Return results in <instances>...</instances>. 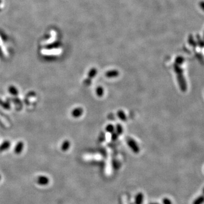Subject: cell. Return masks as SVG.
Segmentation results:
<instances>
[{
    "label": "cell",
    "mask_w": 204,
    "mask_h": 204,
    "mask_svg": "<svg viewBox=\"0 0 204 204\" xmlns=\"http://www.w3.org/2000/svg\"><path fill=\"white\" fill-rule=\"evenodd\" d=\"M36 182L41 186L47 185L49 183V179L45 175H40L37 178Z\"/></svg>",
    "instance_id": "obj_2"
},
{
    "label": "cell",
    "mask_w": 204,
    "mask_h": 204,
    "mask_svg": "<svg viewBox=\"0 0 204 204\" xmlns=\"http://www.w3.org/2000/svg\"><path fill=\"white\" fill-rule=\"evenodd\" d=\"M10 147V141L6 140L3 141L2 144L0 145V151H3L8 150Z\"/></svg>",
    "instance_id": "obj_5"
},
{
    "label": "cell",
    "mask_w": 204,
    "mask_h": 204,
    "mask_svg": "<svg viewBox=\"0 0 204 204\" xmlns=\"http://www.w3.org/2000/svg\"><path fill=\"white\" fill-rule=\"evenodd\" d=\"M203 38H204V36H203Z\"/></svg>",
    "instance_id": "obj_16"
},
{
    "label": "cell",
    "mask_w": 204,
    "mask_h": 204,
    "mask_svg": "<svg viewBox=\"0 0 204 204\" xmlns=\"http://www.w3.org/2000/svg\"><path fill=\"white\" fill-rule=\"evenodd\" d=\"M163 204H172L171 200L168 198H164L162 200Z\"/></svg>",
    "instance_id": "obj_11"
},
{
    "label": "cell",
    "mask_w": 204,
    "mask_h": 204,
    "mask_svg": "<svg viewBox=\"0 0 204 204\" xmlns=\"http://www.w3.org/2000/svg\"><path fill=\"white\" fill-rule=\"evenodd\" d=\"M69 142H68L67 141H65L62 144V146H61V149H62V151H66V150L69 149Z\"/></svg>",
    "instance_id": "obj_10"
},
{
    "label": "cell",
    "mask_w": 204,
    "mask_h": 204,
    "mask_svg": "<svg viewBox=\"0 0 204 204\" xmlns=\"http://www.w3.org/2000/svg\"><path fill=\"white\" fill-rule=\"evenodd\" d=\"M1 178H2V176H1V175H0V180H1Z\"/></svg>",
    "instance_id": "obj_15"
},
{
    "label": "cell",
    "mask_w": 204,
    "mask_h": 204,
    "mask_svg": "<svg viewBox=\"0 0 204 204\" xmlns=\"http://www.w3.org/2000/svg\"><path fill=\"white\" fill-rule=\"evenodd\" d=\"M202 193H203V194L204 195V187H203V188L202 189Z\"/></svg>",
    "instance_id": "obj_14"
},
{
    "label": "cell",
    "mask_w": 204,
    "mask_h": 204,
    "mask_svg": "<svg viewBox=\"0 0 204 204\" xmlns=\"http://www.w3.org/2000/svg\"><path fill=\"white\" fill-rule=\"evenodd\" d=\"M8 91L10 94L13 95H17L18 94V91L17 88L14 86H9Z\"/></svg>",
    "instance_id": "obj_6"
},
{
    "label": "cell",
    "mask_w": 204,
    "mask_h": 204,
    "mask_svg": "<svg viewBox=\"0 0 204 204\" xmlns=\"http://www.w3.org/2000/svg\"><path fill=\"white\" fill-rule=\"evenodd\" d=\"M197 44L201 48H203L204 47V41L202 40L199 36H197Z\"/></svg>",
    "instance_id": "obj_8"
},
{
    "label": "cell",
    "mask_w": 204,
    "mask_h": 204,
    "mask_svg": "<svg viewBox=\"0 0 204 204\" xmlns=\"http://www.w3.org/2000/svg\"><path fill=\"white\" fill-rule=\"evenodd\" d=\"M200 6L201 7V8L202 9L203 11H204V1H201L200 2Z\"/></svg>",
    "instance_id": "obj_12"
},
{
    "label": "cell",
    "mask_w": 204,
    "mask_h": 204,
    "mask_svg": "<svg viewBox=\"0 0 204 204\" xmlns=\"http://www.w3.org/2000/svg\"><path fill=\"white\" fill-rule=\"evenodd\" d=\"M189 44L193 46H196L197 45V42L196 41H195L194 39H193L192 35L190 36H189Z\"/></svg>",
    "instance_id": "obj_9"
},
{
    "label": "cell",
    "mask_w": 204,
    "mask_h": 204,
    "mask_svg": "<svg viewBox=\"0 0 204 204\" xmlns=\"http://www.w3.org/2000/svg\"><path fill=\"white\" fill-rule=\"evenodd\" d=\"M24 142L22 141H19L17 142L16 144L15 148H14V153L16 154H19L23 151L24 149Z\"/></svg>",
    "instance_id": "obj_3"
},
{
    "label": "cell",
    "mask_w": 204,
    "mask_h": 204,
    "mask_svg": "<svg viewBox=\"0 0 204 204\" xmlns=\"http://www.w3.org/2000/svg\"><path fill=\"white\" fill-rule=\"evenodd\" d=\"M149 204H159V203H150Z\"/></svg>",
    "instance_id": "obj_13"
},
{
    "label": "cell",
    "mask_w": 204,
    "mask_h": 204,
    "mask_svg": "<svg viewBox=\"0 0 204 204\" xmlns=\"http://www.w3.org/2000/svg\"><path fill=\"white\" fill-rule=\"evenodd\" d=\"M176 71L178 74V80H179V82L180 87L182 91H185L187 90V83H186L184 78L183 76H182L181 70L179 69V67H176Z\"/></svg>",
    "instance_id": "obj_1"
},
{
    "label": "cell",
    "mask_w": 204,
    "mask_h": 204,
    "mask_svg": "<svg viewBox=\"0 0 204 204\" xmlns=\"http://www.w3.org/2000/svg\"><path fill=\"white\" fill-rule=\"evenodd\" d=\"M203 203H204V195H202L198 197L197 198H196L194 200V201H193V204H203Z\"/></svg>",
    "instance_id": "obj_7"
},
{
    "label": "cell",
    "mask_w": 204,
    "mask_h": 204,
    "mask_svg": "<svg viewBox=\"0 0 204 204\" xmlns=\"http://www.w3.org/2000/svg\"><path fill=\"white\" fill-rule=\"evenodd\" d=\"M143 202H144V195L142 193L139 192L135 197V204H142Z\"/></svg>",
    "instance_id": "obj_4"
}]
</instances>
